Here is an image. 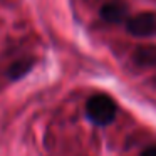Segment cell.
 I'll list each match as a JSON object with an SVG mask.
<instances>
[{
  "label": "cell",
  "instance_id": "6da1fadb",
  "mask_svg": "<svg viewBox=\"0 0 156 156\" xmlns=\"http://www.w3.org/2000/svg\"><path fill=\"white\" fill-rule=\"evenodd\" d=\"M86 114L96 126H108L116 118V102L108 94H94L86 102Z\"/></svg>",
  "mask_w": 156,
  "mask_h": 156
},
{
  "label": "cell",
  "instance_id": "7a4b0ae2",
  "mask_svg": "<svg viewBox=\"0 0 156 156\" xmlns=\"http://www.w3.org/2000/svg\"><path fill=\"white\" fill-rule=\"evenodd\" d=\"M126 30L134 37H151L156 34V14L154 12H141L128 17Z\"/></svg>",
  "mask_w": 156,
  "mask_h": 156
},
{
  "label": "cell",
  "instance_id": "3957f363",
  "mask_svg": "<svg viewBox=\"0 0 156 156\" xmlns=\"http://www.w3.org/2000/svg\"><path fill=\"white\" fill-rule=\"evenodd\" d=\"M128 5L122 0H109L99 10V15L108 24H121L128 20Z\"/></svg>",
  "mask_w": 156,
  "mask_h": 156
},
{
  "label": "cell",
  "instance_id": "277c9868",
  "mask_svg": "<svg viewBox=\"0 0 156 156\" xmlns=\"http://www.w3.org/2000/svg\"><path fill=\"white\" fill-rule=\"evenodd\" d=\"M133 61L139 67H154L156 66V45H139L133 54Z\"/></svg>",
  "mask_w": 156,
  "mask_h": 156
},
{
  "label": "cell",
  "instance_id": "5b68a950",
  "mask_svg": "<svg viewBox=\"0 0 156 156\" xmlns=\"http://www.w3.org/2000/svg\"><path fill=\"white\" fill-rule=\"evenodd\" d=\"M30 69H32V61L30 59L17 61V62H14V64L10 66V69H9V77L14 79V81H17V79L24 77Z\"/></svg>",
  "mask_w": 156,
  "mask_h": 156
},
{
  "label": "cell",
  "instance_id": "8992f818",
  "mask_svg": "<svg viewBox=\"0 0 156 156\" xmlns=\"http://www.w3.org/2000/svg\"><path fill=\"white\" fill-rule=\"evenodd\" d=\"M141 156H156V144H151L141 153Z\"/></svg>",
  "mask_w": 156,
  "mask_h": 156
}]
</instances>
